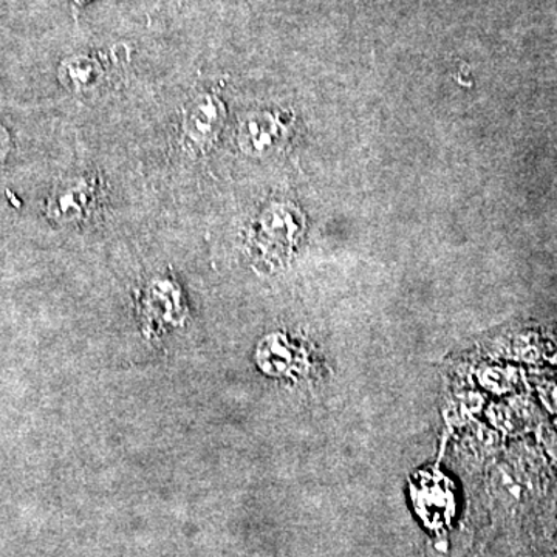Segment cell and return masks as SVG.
I'll use <instances>...</instances> for the list:
<instances>
[{"label": "cell", "instance_id": "4", "mask_svg": "<svg viewBox=\"0 0 557 557\" xmlns=\"http://www.w3.org/2000/svg\"><path fill=\"white\" fill-rule=\"evenodd\" d=\"M98 185L89 178L70 180L57 190L49 203V215L60 223H78L97 208Z\"/></svg>", "mask_w": 557, "mask_h": 557}, {"label": "cell", "instance_id": "2", "mask_svg": "<svg viewBox=\"0 0 557 557\" xmlns=\"http://www.w3.org/2000/svg\"><path fill=\"white\" fill-rule=\"evenodd\" d=\"M302 230V218L292 205H273L260 215L256 242L267 252L287 255Z\"/></svg>", "mask_w": 557, "mask_h": 557}, {"label": "cell", "instance_id": "3", "mask_svg": "<svg viewBox=\"0 0 557 557\" xmlns=\"http://www.w3.org/2000/svg\"><path fill=\"white\" fill-rule=\"evenodd\" d=\"M287 138L284 121L270 112L249 113L242 120L237 143L249 157H265L276 152Z\"/></svg>", "mask_w": 557, "mask_h": 557}, {"label": "cell", "instance_id": "6", "mask_svg": "<svg viewBox=\"0 0 557 557\" xmlns=\"http://www.w3.org/2000/svg\"><path fill=\"white\" fill-rule=\"evenodd\" d=\"M75 2H78V3L83 2L84 3V2H87V0H75Z\"/></svg>", "mask_w": 557, "mask_h": 557}, {"label": "cell", "instance_id": "1", "mask_svg": "<svg viewBox=\"0 0 557 557\" xmlns=\"http://www.w3.org/2000/svg\"><path fill=\"white\" fill-rule=\"evenodd\" d=\"M226 123V109L218 95L201 94L183 112V132L199 149H208L218 141Z\"/></svg>", "mask_w": 557, "mask_h": 557}, {"label": "cell", "instance_id": "5", "mask_svg": "<svg viewBox=\"0 0 557 557\" xmlns=\"http://www.w3.org/2000/svg\"><path fill=\"white\" fill-rule=\"evenodd\" d=\"M62 79L75 90H87L100 76V64L90 58H73L62 64Z\"/></svg>", "mask_w": 557, "mask_h": 557}]
</instances>
